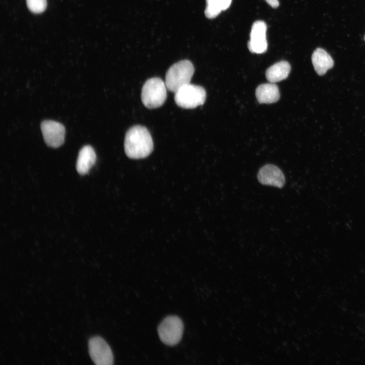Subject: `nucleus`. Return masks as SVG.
<instances>
[{"instance_id": "8", "label": "nucleus", "mask_w": 365, "mask_h": 365, "mask_svg": "<svg viewBox=\"0 0 365 365\" xmlns=\"http://www.w3.org/2000/svg\"><path fill=\"white\" fill-rule=\"evenodd\" d=\"M267 25L262 20L254 22L251 27L250 40L247 46L249 51L254 53L261 54L267 50L266 39Z\"/></svg>"}, {"instance_id": "17", "label": "nucleus", "mask_w": 365, "mask_h": 365, "mask_svg": "<svg viewBox=\"0 0 365 365\" xmlns=\"http://www.w3.org/2000/svg\"><path fill=\"white\" fill-rule=\"evenodd\" d=\"M364 40H365V36H364Z\"/></svg>"}, {"instance_id": "12", "label": "nucleus", "mask_w": 365, "mask_h": 365, "mask_svg": "<svg viewBox=\"0 0 365 365\" xmlns=\"http://www.w3.org/2000/svg\"><path fill=\"white\" fill-rule=\"evenodd\" d=\"M312 62L316 73L323 75L334 65V61L326 51L317 48L312 55Z\"/></svg>"}, {"instance_id": "13", "label": "nucleus", "mask_w": 365, "mask_h": 365, "mask_svg": "<svg viewBox=\"0 0 365 365\" xmlns=\"http://www.w3.org/2000/svg\"><path fill=\"white\" fill-rule=\"evenodd\" d=\"M290 70V65L286 61L278 62L269 67L266 71V77L271 83H275L285 79Z\"/></svg>"}, {"instance_id": "3", "label": "nucleus", "mask_w": 365, "mask_h": 365, "mask_svg": "<svg viewBox=\"0 0 365 365\" xmlns=\"http://www.w3.org/2000/svg\"><path fill=\"white\" fill-rule=\"evenodd\" d=\"M167 87L161 79L152 78L143 85L141 98L144 105L148 108H155L162 105L167 97Z\"/></svg>"}, {"instance_id": "2", "label": "nucleus", "mask_w": 365, "mask_h": 365, "mask_svg": "<svg viewBox=\"0 0 365 365\" xmlns=\"http://www.w3.org/2000/svg\"><path fill=\"white\" fill-rule=\"evenodd\" d=\"M194 70L192 63L188 60H180L173 64L166 74L167 89L175 93L182 86L190 83Z\"/></svg>"}, {"instance_id": "1", "label": "nucleus", "mask_w": 365, "mask_h": 365, "mask_svg": "<svg viewBox=\"0 0 365 365\" xmlns=\"http://www.w3.org/2000/svg\"><path fill=\"white\" fill-rule=\"evenodd\" d=\"M153 147L152 136L145 127L135 125L127 131L124 150L129 158L135 159L145 158L152 153Z\"/></svg>"}, {"instance_id": "9", "label": "nucleus", "mask_w": 365, "mask_h": 365, "mask_svg": "<svg viewBox=\"0 0 365 365\" xmlns=\"http://www.w3.org/2000/svg\"><path fill=\"white\" fill-rule=\"evenodd\" d=\"M257 177L261 184L278 188L283 187L285 181L281 170L276 166L272 164L263 166L259 170Z\"/></svg>"}, {"instance_id": "16", "label": "nucleus", "mask_w": 365, "mask_h": 365, "mask_svg": "<svg viewBox=\"0 0 365 365\" xmlns=\"http://www.w3.org/2000/svg\"><path fill=\"white\" fill-rule=\"evenodd\" d=\"M271 7L276 8L279 6V3L278 0H265Z\"/></svg>"}, {"instance_id": "5", "label": "nucleus", "mask_w": 365, "mask_h": 365, "mask_svg": "<svg viewBox=\"0 0 365 365\" xmlns=\"http://www.w3.org/2000/svg\"><path fill=\"white\" fill-rule=\"evenodd\" d=\"M184 331V323L177 316L166 317L160 323L158 332L161 341L168 346H174L181 340Z\"/></svg>"}, {"instance_id": "4", "label": "nucleus", "mask_w": 365, "mask_h": 365, "mask_svg": "<svg viewBox=\"0 0 365 365\" xmlns=\"http://www.w3.org/2000/svg\"><path fill=\"white\" fill-rule=\"evenodd\" d=\"M206 99L204 88L192 84H186L175 92L174 100L176 104L184 108H194L202 105Z\"/></svg>"}, {"instance_id": "15", "label": "nucleus", "mask_w": 365, "mask_h": 365, "mask_svg": "<svg viewBox=\"0 0 365 365\" xmlns=\"http://www.w3.org/2000/svg\"><path fill=\"white\" fill-rule=\"evenodd\" d=\"M28 9L33 13L43 12L47 6L46 0H26Z\"/></svg>"}, {"instance_id": "14", "label": "nucleus", "mask_w": 365, "mask_h": 365, "mask_svg": "<svg viewBox=\"0 0 365 365\" xmlns=\"http://www.w3.org/2000/svg\"><path fill=\"white\" fill-rule=\"evenodd\" d=\"M231 2L232 0H206V17L209 19L216 17L221 11L227 9Z\"/></svg>"}, {"instance_id": "7", "label": "nucleus", "mask_w": 365, "mask_h": 365, "mask_svg": "<svg viewBox=\"0 0 365 365\" xmlns=\"http://www.w3.org/2000/svg\"><path fill=\"white\" fill-rule=\"evenodd\" d=\"M41 128L48 146L56 148L63 144L65 133L63 125L53 120H44L41 124Z\"/></svg>"}, {"instance_id": "11", "label": "nucleus", "mask_w": 365, "mask_h": 365, "mask_svg": "<svg viewBox=\"0 0 365 365\" xmlns=\"http://www.w3.org/2000/svg\"><path fill=\"white\" fill-rule=\"evenodd\" d=\"M256 96L260 103H272L279 100L280 93L278 86L270 82L259 85L256 89Z\"/></svg>"}, {"instance_id": "10", "label": "nucleus", "mask_w": 365, "mask_h": 365, "mask_svg": "<svg viewBox=\"0 0 365 365\" xmlns=\"http://www.w3.org/2000/svg\"><path fill=\"white\" fill-rule=\"evenodd\" d=\"M96 159L93 148L89 145L84 146L79 151L77 161L78 172L81 175L86 174L95 164Z\"/></svg>"}, {"instance_id": "6", "label": "nucleus", "mask_w": 365, "mask_h": 365, "mask_svg": "<svg viewBox=\"0 0 365 365\" xmlns=\"http://www.w3.org/2000/svg\"><path fill=\"white\" fill-rule=\"evenodd\" d=\"M89 352L93 362L97 365L114 363L113 352L107 342L99 336L91 338L88 342Z\"/></svg>"}]
</instances>
